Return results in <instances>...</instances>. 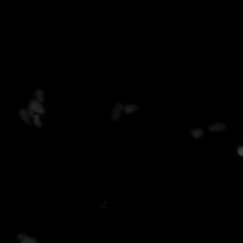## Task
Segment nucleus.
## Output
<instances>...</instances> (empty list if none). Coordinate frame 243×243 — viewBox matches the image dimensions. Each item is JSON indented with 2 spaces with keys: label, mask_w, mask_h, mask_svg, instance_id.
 <instances>
[{
  "label": "nucleus",
  "mask_w": 243,
  "mask_h": 243,
  "mask_svg": "<svg viewBox=\"0 0 243 243\" xmlns=\"http://www.w3.org/2000/svg\"><path fill=\"white\" fill-rule=\"evenodd\" d=\"M29 106L34 111L38 113L43 114L45 113V110L41 103L36 99L32 100L30 103Z\"/></svg>",
  "instance_id": "1"
},
{
  "label": "nucleus",
  "mask_w": 243,
  "mask_h": 243,
  "mask_svg": "<svg viewBox=\"0 0 243 243\" xmlns=\"http://www.w3.org/2000/svg\"><path fill=\"white\" fill-rule=\"evenodd\" d=\"M123 109V107L122 104L120 103H117L112 112V119L113 121H116L119 119Z\"/></svg>",
  "instance_id": "2"
},
{
  "label": "nucleus",
  "mask_w": 243,
  "mask_h": 243,
  "mask_svg": "<svg viewBox=\"0 0 243 243\" xmlns=\"http://www.w3.org/2000/svg\"><path fill=\"white\" fill-rule=\"evenodd\" d=\"M226 128L225 125L222 123H217L213 124L209 127V130L212 131H224Z\"/></svg>",
  "instance_id": "3"
},
{
  "label": "nucleus",
  "mask_w": 243,
  "mask_h": 243,
  "mask_svg": "<svg viewBox=\"0 0 243 243\" xmlns=\"http://www.w3.org/2000/svg\"><path fill=\"white\" fill-rule=\"evenodd\" d=\"M18 239L21 240V242H23L26 243H37L36 240L29 237L26 235L23 234H19L17 236Z\"/></svg>",
  "instance_id": "4"
},
{
  "label": "nucleus",
  "mask_w": 243,
  "mask_h": 243,
  "mask_svg": "<svg viewBox=\"0 0 243 243\" xmlns=\"http://www.w3.org/2000/svg\"><path fill=\"white\" fill-rule=\"evenodd\" d=\"M19 114L20 116L23 119L24 121L27 124H30V121L29 120V116L26 111V110L23 109L20 110L19 111Z\"/></svg>",
  "instance_id": "5"
},
{
  "label": "nucleus",
  "mask_w": 243,
  "mask_h": 243,
  "mask_svg": "<svg viewBox=\"0 0 243 243\" xmlns=\"http://www.w3.org/2000/svg\"><path fill=\"white\" fill-rule=\"evenodd\" d=\"M123 109L126 113L130 114L136 111L137 107L134 105H127L124 107Z\"/></svg>",
  "instance_id": "6"
},
{
  "label": "nucleus",
  "mask_w": 243,
  "mask_h": 243,
  "mask_svg": "<svg viewBox=\"0 0 243 243\" xmlns=\"http://www.w3.org/2000/svg\"><path fill=\"white\" fill-rule=\"evenodd\" d=\"M44 93L42 90L38 89L36 90L35 93V96L36 100L39 102L42 103L43 102L44 99Z\"/></svg>",
  "instance_id": "7"
},
{
  "label": "nucleus",
  "mask_w": 243,
  "mask_h": 243,
  "mask_svg": "<svg viewBox=\"0 0 243 243\" xmlns=\"http://www.w3.org/2000/svg\"><path fill=\"white\" fill-rule=\"evenodd\" d=\"M204 133L202 129H194L191 132V134L194 138L198 139L202 136Z\"/></svg>",
  "instance_id": "8"
},
{
  "label": "nucleus",
  "mask_w": 243,
  "mask_h": 243,
  "mask_svg": "<svg viewBox=\"0 0 243 243\" xmlns=\"http://www.w3.org/2000/svg\"><path fill=\"white\" fill-rule=\"evenodd\" d=\"M34 124L36 126L40 127L42 126V124L40 120V115L39 114H35L33 117Z\"/></svg>",
  "instance_id": "9"
},
{
  "label": "nucleus",
  "mask_w": 243,
  "mask_h": 243,
  "mask_svg": "<svg viewBox=\"0 0 243 243\" xmlns=\"http://www.w3.org/2000/svg\"><path fill=\"white\" fill-rule=\"evenodd\" d=\"M26 111L28 116L29 117H33L34 115H35V112L34 111V110L32 109L29 105L28 107V109L26 110Z\"/></svg>",
  "instance_id": "10"
},
{
  "label": "nucleus",
  "mask_w": 243,
  "mask_h": 243,
  "mask_svg": "<svg viewBox=\"0 0 243 243\" xmlns=\"http://www.w3.org/2000/svg\"><path fill=\"white\" fill-rule=\"evenodd\" d=\"M237 153L240 156H243V148L242 147H240L237 149Z\"/></svg>",
  "instance_id": "11"
},
{
  "label": "nucleus",
  "mask_w": 243,
  "mask_h": 243,
  "mask_svg": "<svg viewBox=\"0 0 243 243\" xmlns=\"http://www.w3.org/2000/svg\"><path fill=\"white\" fill-rule=\"evenodd\" d=\"M20 243H26V242H21Z\"/></svg>",
  "instance_id": "12"
}]
</instances>
